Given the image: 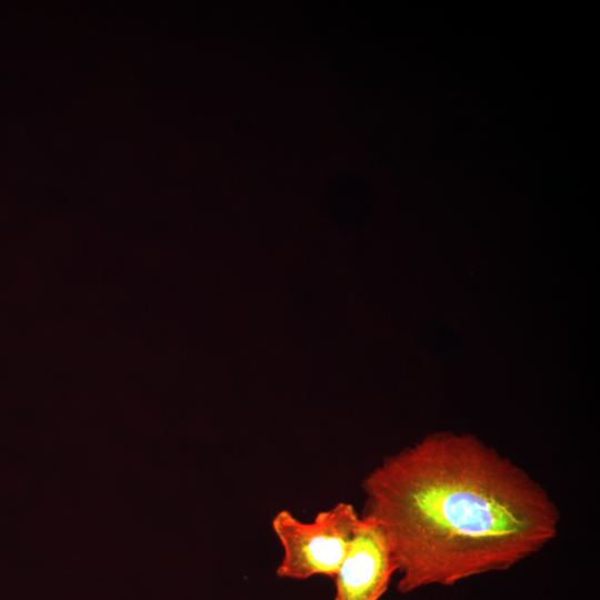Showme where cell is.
Listing matches in <instances>:
<instances>
[{
  "label": "cell",
  "instance_id": "6da1fadb",
  "mask_svg": "<svg viewBox=\"0 0 600 600\" xmlns=\"http://www.w3.org/2000/svg\"><path fill=\"white\" fill-rule=\"evenodd\" d=\"M362 490L361 516L383 531L401 593L508 570L560 523L544 488L471 434L426 437L371 470Z\"/></svg>",
  "mask_w": 600,
  "mask_h": 600
},
{
  "label": "cell",
  "instance_id": "7a4b0ae2",
  "mask_svg": "<svg viewBox=\"0 0 600 600\" xmlns=\"http://www.w3.org/2000/svg\"><path fill=\"white\" fill-rule=\"evenodd\" d=\"M360 522L361 516L346 502L318 512L309 522L299 520L290 511H279L271 522L282 548L277 576L296 580L313 576L333 579Z\"/></svg>",
  "mask_w": 600,
  "mask_h": 600
},
{
  "label": "cell",
  "instance_id": "3957f363",
  "mask_svg": "<svg viewBox=\"0 0 600 600\" xmlns=\"http://www.w3.org/2000/svg\"><path fill=\"white\" fill-rule=\"evenodd\" d=\"M397 571V562L383 531L376 522L361 516L349 551L333 577V600H379Z\"/></svg>",
  "mask_w": 600,
  "mask_h": 600
}]
</instances>
